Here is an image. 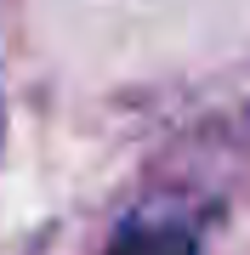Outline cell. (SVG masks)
I'll return each instance as SVG.
<instances>
[{
    "instance_id": "cell-1",
    "label": "cell",
    "mask_w": 250,
    "mask_h": 255,
    "mask_svg": "<svg viewBox=\"0 0 250 255\" xmlns=\"http://www.w3.org/2000/svg\"><path fill=\"white\" fill-rule=\"evenodd\" d=\"M102 255H199V221L171 204L131 210Z\"/></svg>"
}]
</instances>
